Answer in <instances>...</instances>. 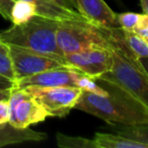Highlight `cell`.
Masks as SVG:
<instances>
[{
    "label": "cell",
    "instance_id": "obj_1",
    "mask_svg": "<svg viewBox=\"0 0 148 148\" xmlns=\"http://www.w3.org/2000/svg\"><path fill=\"white\" fill-rule=\"evenodd\" d=\"M113 67L97 80L113 87L148 112V73L123 41L122 29H109Z\"/></svg>",
    "mask_w": 148,
    "mask_h": 148
},
{
    "label": "cell",
    "instance_id": "obj_2",
    "mask_svg": "<svg viewBox=\"0 0 148 148\" xmlns=\"http://www.w3.org/2000/svg\"><path fill=\"white\" fill-rule=\"evenodd\" d=\"M106 89L109 91L107 97L82 90L74 109L95 116L111 125L148 126V112L145 109L113 87Z\"/></svg>",
    "mask_w": 148,
    "mask_h": 148
},
{
    "label": "cell",
    "instance_id": "obj_3",
    "mask_svg": "<svg viewBox=\"0 0 148 148\" xmlns=\"http://www.w3.org/2000/svg\"><path fill=\"white\" fill-rule=\"evenodd\" d=\"M59 21L35 15L21 25H13L0 31V40L8 45L18 46L50 57L65 60L57 43Z\"/></svg>",
    "mask_w": 148,
    "mask_h": 148
},
{
    "label": "cell",
    "instance_id": "obj_4",
    "mask_svg": "<svg viewBox=\"0 0 148 148\" xmlns=\"http://www.w3.org/2000/svg\"><path fill=\"white\" fill-rule=\"evenodd\" d=\"M57 43L64 55L89 49H110V29L88 21H59Z\"/></svg>",
    "mask_w": 148,
    "mask_h": 148
},
{
    "label": "cell",
    "instance_id": "obj_5",
    "mask_svg": "<svg viewBox=\"0 0 148 148\" xmlns=\"http://www.w3.org/2000/svg\"><path fill=\"white\" fill-rule=\"evenodd\" d=\"M23 89L35 97L49 117L59 118L65 117L75 108L82 92V89L74 86H27Z\"/></svg>",
    "mask_w": 148,
    "mask_h": 148
},
{
    "label": "cell",
    "instance_id": "obj_6",
    "mask_svg": "<svg viewBox=\"0 0 148 148\" xmlns=\"http://www.w3.org/2000/svg\"><path fill=\"white\" fill-rule=\"evenodd\" d=\"M9 52L15 73V80L41 73L46 70L69 66L66 60L50 57L45 54L38 53L18 46L9 45Z\"/></svg>",
    "mask_w": 148,
    "mask_h": 148
},
{
    "label": "cell",
    "instance_id": "obj_7",
    "mask_svg": "<svg viewBox=\"0 0 148 148\" xmlns=\"http://www.w3.org/2000/svg\"><path fill=\"white\" fill-rule=\"evenodd\" d=\"M10 118L8 123L16 128H29L49 117L47 111L25 89L12 88L10 99Z\"/></svg>",
    "mask_w": 148,
    "mask_h": 148
},
{
    "label": "cell",
    "instance_id": "obj_8",
    "mask_svg": "<svg viewBox=\"0 0 148 148\" xmlns=\"http://www.w3.org/2000/svg\"><path fill=\"white\" fill-rule=\"evenodd\" d=\"M68 65L80 70L97 80L113 67V56L110 49H89L64 55Z\"/></svg>",
    "mask_w": 148,
    "mask_h": 148
},
{
    "label": "cell",
    "instance_id": "obj_9",
    "mask_svg": "<svg viewBox=\"0 0 148 148\" xmlns=\"http://www.w3.org/2000/svg\"><path fill=\"white\" fill-rule=\"evenodd\" d=\"M85 75L83 72L76 68L64 66L46 70L41 73L23 77L14 81L13 88H25L27 86H74L78 87L80 78Z\"/></svg>",
    "mask_w": 148,
    "mask_h": 148
},
{
    "label": "cell",
    "instance_id": "obj_10",
    "mask_svg": "<svg viewBox=\"0 0 148 148\" xmlns=\"http://www.w3.org/2000/svg\"><path fill=\"white\" fill-rule=\"evenodd\" d=\"M78 12L89 23L107 29H118L117 13L105 2V0H76Z\"/></svg>",
    "mask_w": 148,
    "mask_h": 148
},
{
    "label": "cell",
    "instance_id": "obj_11",
    "mask_svg": "<svg viewBox=\"0 0 148 148\" xmlns=\"http://www.w3.org/2000/svg\"><path fill=\"white\" fill-rule=\"evenodd\" d=\"M15 1V0H14ZM34 3L37 15L58 21H88L81 13L76 10L66 8L53 0H27ZM89 23V21H88Z\"/></svg>",
    "mask_w": 148,
    "mask_h": 148
},
{
    "label": "cell",
    "instance_id": "obj_12",
    "mask_svg": "<svg viewBox=\"0 0 148 148\" xmlns=\"http://www.w3.org/2000/svg\"><path fill=\"white\" fill-rule=\"evenodd\" d=\"M47 135L42 132H37L29 128H16L9 123L0 125V147L23 143V142L43 141Z\"/></svg>",
    "mask_w": 148,
    "mask_h": 148
},
{
    "label": "cell",
    "instance_id": "obj_13",
    "mask_svg": "<svg viewBox=\"0 0 148 148\" xmlns=\"http://www.w3.org/2000/svg\"><path fill=\"white\" fill-rule=\"evenodd\" d=\"M93 141L97 148H148L146 143L126 137L119 133L111 134L97 132L95 134Z\"/></svg>",
    "mask_w": 148,
    "mask_h": 148
},
{
    "label": "cell",
    "instance_id": "obj_14",
    "mask_svg": "<svg viewBox=\"0 0 148 148\" xmlns=\"http://www.w3.org/2000/svg\"><path fill=\"white\" fill-rule=\"evenodd\" d=\"M35 15H37V12L34 3L27 0H15L11 9L10 21L12 25H21L29 21Z\"/></svg>",
    "mask_w": 148,
    "mask_h": 148
},
{
    "label": "cell",
    "instance_id": "obj_15",
    "mask_svg": "<svg viewBox=\"0 0 148 148\" xmlns=\"http://www.w3.org/2000/svg\"><path fill=\"white\" fill-rule=\"evenodd\" d=\"M122 37L128 48L133 52L138 59L148 58V43L144 38L134 32L124 29H122Z\"/></svg>",
    "mask_w": 148,
    "mask_h": 148
},
{
    "label": "cell",
    "instance_id": "obj_16",
    "mask_svg": "<svg viewBox=\"0 0 148 148\" xmlns=\"http://www.w3.org/2000/svg\"><path fill=\"white\" fill-rule=\"evenodd\" d=\"M57 145L62 148H97L95 141L79 136H69L62 133L56 134Z\"/></svg>",
    "mask_w": 148,
    "mask_h": 148
},
{
    "label": "cell",
    "instance_id": "obj_17",
    "mask_svg": "<svg viewBox=\"0 0 148 148\" xmlns=\"http://www.w3.org/2000/svg\"><path fill=\"white\" fill-rule=\"evenodd\" d=\"M0 75L15 81V73L9 52V45L1 40H0Z\"/></svg>",
    "mask_w": 148,
    "mask_h": 148
},
{
    "label": "cell",
    "instance_id": "obj_18",
    "mask_svg": "<svg viewBox=\"0 0 148 148\" xmlns=\"http://www.w3.org/2000/svg\"><path fill=\"white\" fill-rule=\"evenodd\" d=\"M118 132L121 135L143 142L148 145V126H125V128L119 129Z\"/></svg>",
    "mask_w": 148,
    "mask_h": 148
},
{
    "label": "cell",
    "instance_id": "obj_19",
    "mask_svg": "<svg viewBox=\"0 0 148 148\" xmlns=\"http://www.w3.org/2000/svg\"><path fill=\"white\" fill-rule=\"evenodd\" d=\"M141 14L134 12H124V13H117L118 23L120 25V27L124 31L133 32L136 27Z\"/></svg>",
    "mask_w": 148,
    "mask_h": 148
},
{
    "label": "cell",
    "instance_id": "obj_20",
    "mask_svg": "<svg viewBox=\"0 0 148 148\" xmlns=\"http://www.w3.org/2000/svg\"><path fill=\"white\" fill-rule=\"evenodd\" d=\"M134 33H136L137 35L141 36L142 38L146 39L148 38V15L147 14H141L138 23L136 25V27L134 29Z\"/></svg>",
    "mask_w": 148,
    "mask_h": 148
},
{
    "label": "cell",
    "instance_id": "obj_21",
    "mask_svg": "<svg viewBox=\"0 0 148 148\" xmlns=\"http://www.w3.org/2000/svg\"><path fill=\"white\" fill-rule=\"evenodd\" d=\"M14 0H0V14L6 21L11 19V9Z\"/></svg>",
    "mask_w": 148,
    "mask_h": 148
},
{
    "label": "cell",
    "instance_id": "obj_22",
    "mask_svg": "<svg viewBox=\"0 0 148 148\" xmlns=\"http://www.w3.org/2000/svg\"><path fill=\"white\" fill-rule=\"evenodd\" d=\"M10 118V107L8 101H0V125L8 123Z\"/></svg>",
    "mask_w": 148,
    "mask_h": 148
},
{
    "label": "cell",
    "instance_id": "obj_23",
    "mask_svg": "<svg viewBox=\"0 0 148 148\" xmlns=\"http://www.w3.org/2000/svg\"><path fill=\"white\" fill-rule=\"evenodd\" d=\"M53 1L57 2L58 4L62 5V6L66 7V8L78 11V6H77L76 0H53Z\"/></svg>",
    "mask_w": 148,
    "mask_h": 148
},
{
    "label": "cell",
    "instance_id": "obj_24",
    "mask_svg": "<svg viewBox=\"0 0 148 148\" xmlns=\"http://www.w3.org/2000/svg\"><path fill=\"white\" fill-rule=\"evenodd\" d=\"M14 87V81L0 75V89H12Z\"/></svg>",
    "mask_w": 148,
    "mask_h": 148
},
{
    "label": "cell",
    "instance_id": "obj_25",
    "mask_svg": "<svg viewBox=\"0 0 148 148\" xmlns=\"http://www.w3.org/2000/svg\"><path fill=\"white\" fill-rule=\"evenodd\" d=\"M12 89H0V101H9Z\"/></svg>",
    "mask_w": 148,
    "mask_h": 148
},
{
    "label": "cell",
    "instance_id": "obj_26",
    "mask_svg": "<svg viewBox=\"0 0 148 148\" xmlns=\"http://www.w3.org/2000/svg\"><path fill=\"white\" fill-rule=\"evenodd\" d=\"M140 5H141L144 13L148 15V0H140Z\"/></svg>",
    "mask_w": 148,
    "mask_h": 148
},
{
    "label": "cell",
    "instance_id": "obj_27",
    "mask_svg": "<svg viewBox=\"0 0 148 148\" xmlns=\"http://www.w3.org/2000/svg\"><path fill=\"white\" fill-rule=\"evenodd\" d=\"M140 62L142 63V65H143V67L145 68V70L147 71L148 73V58H141V59H139Z\"/></svg>",
    "mask_w": 148,
    "mask_h": 148
},
{
    "label": "cell",
    "instance_id": "obj_28",
    "mask_svg": "<svg viewBox=\"0 0 148 148\" xmlns=\"http://www.w3.org/2000/svg\"><path fill=\"white\" fill-rule=\"evenodd\" d=\"M145 40H146V41H147V43H148V38H146V39H145Z\"/></svg>",
    "mask_w": 148,
    "mask_h": 148
}]
</instances>
